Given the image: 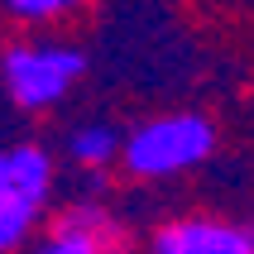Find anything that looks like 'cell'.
Masks as SVG:
<instances>
[{"mask_svg": "<svg viewBox=\"0 0 254 254\" xmlns=\"http://www.w3.org/2000/svg\"><path fill=\"white\" fill-rule=\"evenodd\" d=\"M149 254H254V226L221 216H183L154 230Z\"/></svg>", "mask_w": 254, "mask_h": 254, "instance_id": "277c9868", "label": "cell"}, {"mask_svg": "<svg viewBox=\"0 0 254 254\" xmlns=\"http://www.w3.org/2000/svg\"><path fill=\"white\" fill-rule=\"evenodd\" d=\"M86 77V53L67 39H14L0 53V86L14 111L43 115L63 106Z\"/></svg>", "mask_w": 254, "mask_h": 254, "instance_id": "6da1fadb", "label": "cell"}, {"mask_svg": "<svg viewBox=\"0 0 254 254\" xmlns=\"http://www.w3.org/2000/svg\"><path fill=\"white\" fill-rule=\"evenodd\" d=\"M53 201V158L39 144H0V254L34 235Z\"/></svg>", "mask_w": 254, "mask_h": 254, "instance_id": "3957f363", "label": "cell"}, {"mask_svg": "<svg viewBox=\"0 0 254 254\" xmlns=\"http://www.w3.org/2000/svg\"><path fill=\"white\" fill-rule=\"evenodd\" d=\"M91 0H0V14L19 29H58L72 14H82Z\"/></svg>", "mask_w": 254, "mask_h": 254, "instance_id": "52a82bcc", "label": "cell"}, {"mask_svg": "<svg viewBox=\"0 0 254 254\" xmlns=\"http://www.w3.org/2000/svg\"><path fill=\"white\" fill-rule=\"evenodd\" d=\"M120 250V226L96 201H72L53 216V230L39 240L34 254H115Z\"/></svg>", "mask_w": 254, "mask_h": 254, "instance_id": "5b68a950", "label": "cell"}, {"mask_svg": "<svg viewBox=\"0 0 254 254\" xmlns=\"http://www.w3.org/2000/svg\"><path fill=\"white\" fill-rule=\"evenodd\" d=\"M120 154H125V134L106 120H86L67 134V158L91 178H101L111 163H120Z\"/></svg>", "mask_w": 254, "mask_h": 254, "instance_id": "8992f818", "label": "cell"}, {"mask_svg": "<svg viewBox=\"0 0 254 254\" xmlns=\"http://www.w3.org/2000/svg\"><path fill=\"white\" fill-rule=\"evenodd\" d=\"M216 149V125L197 111L154 115L125 134V163L129 178H178V173L206 163Z\"/></svg>", "mask_w": 254, "mask_h": 254, "instance_id": "7a4b0ae2", "label": "cell"}]
</instances>
